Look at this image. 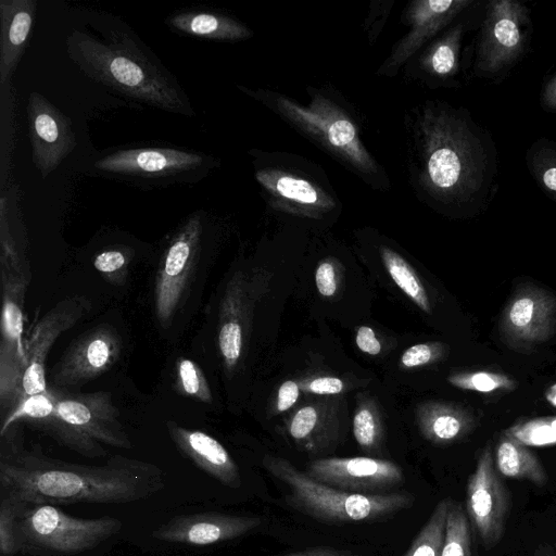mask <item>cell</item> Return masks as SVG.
I'll list each match as a JSON object with an SVG mask.
<instances>
[{"label":"cell","instance_id":"cell-1","mask_svg":"<svg viewBox=\"0 0 556 556\" xmlns=\"http://www.w3.org/2000/svg\"><path fill=\"white\" fill-rule=\"evenodd\" d=\"M409 184L424 204L451 215L479 213L497 189L494 142L464 108L427 100L406 116Z\"/></svg>","mask_w":556,"mask_h":556},{"label":"cell","instance_id":"cell-2","mask_svg":"<svg viewBox=\"0 0 556 556\" xmlns=\"http://www.w3.org/2000/svg\"><path fill=\"white\" fill-rule=\"evenodd\" d=\"M165 484L162 468L123 455L100 466L68 463L35 450L8 452L0 459L1 492L27 504H127L159 493Z\"/></svg>","mask_w":556,"mask_h":556},{"label":"cell","instance_id":"cell-3","mask_svg":"<svg viewBox=\"0 0 556 556\" xmlns=\"http://www.w3.org/2000/svg\"><path fill=\"white\" fill-rule=\"evenodd\" d=\"M92 18L98 35L73 29L65 40L67 55L87 77L141 104L194 115L176 77L126 23L108 14Z\"/></svg>","mask_w":556,"mask_h":556},{"label":"cell","instance_id":"cell-4","mask_svg":"<svg viewBox=\"0 0 556 556\" xmlns=\"http://www.w3.org/2000/svg\"><path fill=\"white\" fill-rule=\"evenodd\" d=\"M238 89L266 106L368 187L389 190V177L365 146L356 114L336 90L306 87L308 102L303 104L267 88L238 86Z\"/></svg>","mask_w":556,"mask_h":556},{"label":"cell","instance_id":"cell-5","mask_svg":"<svg viewBox=\"0 0 556 556\" xmlns=\"http://www.w3.org/2000/svg\"><path fill=\"white\" fill-rule=\"evenodd\" d=\"M265 468L288 488L286 501L293 509L326 525L376 522L389 519L415 503L414 494L394 491L362 494L320 483L290 463L267 458Z\"/></svg>","mask_w":556,"mask_h":556},{"label":"cell","instance_id":"cell-6","mask_svg":"<svg viewBox=\"0 0 556 556\" xmlns=\"http://www.w3.org/2000/svg\"><path fill=\"white\" fill-rule=\"evenodd\" d=\"M253 175L265 203L274 211L323 219L341 210V201L325 170L301 155L249 151Z\"/></svg>","mask_w":556,"mask_h":556},{"label":"cell","instance_id":"cell-7","mask_svg":"<svg viewBox=\"0 0 556 556\" xmlns=\"http://www.w3.org/2000/svg\"><path fill=\"white\" fill-rule=\"evenodd\" d=\"M218 166V159L201 151L136 144L97 152L84 164V172L136 187L160 188L199 182Z\"/></svg>","mask_w":556,"mask_h":556},{"label":"cell","instance_id":"cell-8","mask_svg":"<svg viewBox=\"0 0 556 556\" xmlns=\"http://www.w3.org/2000/svg\"><path fill=\"white\" fill-rule=\"evenodd\" d=\"M50 388L56 401L55 412L48 419L34 425L61 445L90 458L106 456L102 443L117 448H132L110 392L71 393Z\"/></svg>","mask_w":556,"mask_h":556},{"label":"cell","instance_id":"cell-9","mask_svg":"<svg viewBox=\"0 0 556 556\" xmlns=\"http://www.w3.org/2000/svg\"><path fill=\"white\" fill-rule=\"evenodd\" d=\"M123 527L119 519L78 518L55 505L27 504L15 520L17 553L31 556H74L90 551Z\"/></svg>","mask_w":556,"mask_h":556},{"label":"cell","instance_id":"cell-10","mask_svg":"<svg viewBox=\"0 0 556 556\" xmlns=\"http://www.w3.org/2000/svg\"><path fill=\"white\" fill-rule=\"evenodd\" d=\"M1 267V341H0V413L3 419L23 397L26 369L24 340V302L29 271L18 249L0 250Z\"/></svg>","mask_w":556,"mask_h":556},{"label":"cell","instance_id":"cell-11","mask_svg":"<svg viewBox=\"0 0 556 556\" xmlns=\"http://www.w3.org/2000/svg\"><path fill=\"white\" fill-rule=\"evenodd\" d=\"M207 216L198 210L188 215L169 236L154 282V313L167 329L182 303L202 251Z\"/></svg>","mask_w":556,"mask_h":556},{"label":"cell","instance_id":"cell-12","mask_svg":"<svg viewBox=\"0 0 556 556\" xmlns=\"http://www.w3.org/2000/svg\"><path fill=\"white\" fill-rule=\"evenodd\" d=\"M529 9L515 0L490 1L476 48L473 73L503 76L523 54L530 35Z\"/></svg>","mask_w":556,"mask_h":556},{"label":"cell","instance_id":"cell-13","mask_svg":"<svg viewBox=\"0 0 556 556\" xmlns=\"http://www.w3.org/2000/svg\"><path fill=\"white\" fill-rule=\"evenodd\" d=\"M555 331L556 296L535 285L519 287L500 315V338L518 353H532Z\"/></svg>","mask_w":556,"mask_h":556},{"label":"cell","instance_id":"cell-14","mask_svg":"<svg viewBox=\"0 0 556 556\" xmlns=\"http://www.w3.org/2000/svg\"><path fill=\"white\" fill-rule=\"evenodd\" d=\"M510 497L494 463L491 445L483 447L466 486V514L482 545L490 549L502 540Z\"/></svg>","mask_w":556,"mask_h":556},{"label":"cell","instance_id":"cell-15","mask_svg":"<svg viewBox=\"0 0 556 556\" xmlns=\"http://www.w3.org/2000/svg\"><path fill=\"white\" fill-rule=\"evenodd\" d=\"M472 4V0H415L405 8L402 20L407 31L394 43L378 67L379 76L393 77L424 47Z\"/></svg>","mask_w":556,"mask_h":556},{"label":"cell","instance_id":"cell-16","mask_svg":"<svg viewBox=\"0 0 556 556\" xmlns=\"http://www.w3.org/2000/svg\"><path fill=\"white\" fill-rule=\"evenodd\" d=\"M123 351L116 329L108 324L94 327L75 339L53 368L52 386L58 389L80 386L113 368Z\"/></svg>","mask_w":556,"mask_h":556},{"label":"cell","instance_id":"cell-17","mask_svg":"<svg viewBox=\"0 0 556 556\" xmlns=\"http://www.w3.org/2000/svg\"><path fill=\"white\" fill-rule=\"evenodd\" d=\"M27 121L33 163L45 179L76 148L72 121L37 91L29 93Z\"/></svg>","mask_w":556,"mask_h":556},{"label":"cell","instance_id":"cell-18","mask_svg":"<svg viewBox=\"0 0 556 556\" xmlns=\"http://www.w3.org/2000/svg\"><path fill=\"white\" fill-rule=\"evenodd\" d=\"M305 473L329 486L362 494L391 493L405 483L396 464L371 457L319 459Z\"/></svg>","mask_w":556,"mask_h":556},{"label":"cell","instance_id":"cell-19","mask_svg":"<svg viewBox=\"0 0 556 556\" xmlns=\"http://www.w3.org/2000/svg\"><path fill=\"white\" fill-rule=\"evenodd\" d=\"M263 523L257 516H240L220 511L184 514L153 530L152 538L189 546H210L232 541L256 531Z\"/></svg>","mask_w":556,"mask_h":556},{"label":"cell","instance_id":"cell-20","mask_svg":"<svg viewBox=\"0 0 556 556\" xmlns=\"http://www.w3.org/2000/svg\"><path fill=\"white\" fill-rule=\"evenodd\" d=\"M89 309L90 303L87 299L73 296L59 301L38 320L26 339L27 362L23 378V397L48 391L46 359L50 349Z\"/></svg>","mask_w":556,"mask_h":556},{"label":"cell","instance_id":"cell-21","mask_svg":"<svg viewBox=\"0 0 556 556\" xmlns=\"http://www.w3.org/2000/svg\"><path fill=\"white\" fill-rule=\"evenodd\" d=\"M170 439L182 455L199 469L222 484L237 489L241 485L239 468L225 446L208 433L167 421Z\"/></svg>","mask_w":556,"mask_h":556},{"label":"cell","instance_id":"cell-22","mask_svg":"<svg viewBox=\"0 0 556 556\" xmlns=\"http://www.w3.org/2000/svg\"><path fill=\"white\" fill-rule=\"evenodd\" d=\"M465 24L456 23L438 35L404 66L407 75L429 87L447 86L457 75Z\"/></svg>","mask_w":556,"mask_h":556},{"label":"cell","instance_id":"cell-23","mask_svg":"<svg viewBox=\"0 0 556 556\" xmlns=\"http://www.w3.org/2000/svg\"><path fill=\"white\" fill-rule=\"evenodd\" d=\"M36 0L0 1V86L9 85L36 18Z\"/></svg>","mask_w":556,"mask_h":556},{"label":"cell","instance_id":"cell-24","mask_svg":"<svg viewBox=\"0 0 556 556\" xmlns=\"http://www.w3.org/2000/svg\"><path fill=\"white\" fill-rule=\"evenodd\" d=\"M165 23L180 35L202 39L239 41L253 36V31L239 20L212 9L178 11L168 15Z\"/></svg>","mask_w":556,"mask_h":556},{"label":"cell","instance_id":"cell-25","mask_svg":"<svg viewBox=\"0 0 556 556\" xmlns=\"http://www.w3.org/2000/svg\"><path fill=\"white\" fill-rule=\"evenodd\" d=\"M495 467L501 476L527 480L543 486L548 476L539 457L529 448L504 431L495 448Z\"/></svg>","mask_w":556,"mask_h":556},{"label":"cell","instance_id":"cell-26","mask_svg":"<svg viewBox=\"0 0 556 556\" xmlns=\"http://www.w3.org/2000/svg\"><path fill=\"white\" fill-rule=\"evenodd\" d=\"M451 500L445 497L435 505L404 556H441Z\"/></svg>","mask_w":556,"mask_h":556},{"label":"cell","instance_id":"cell-27","mask_svg":"<svg viewBox=\"0 0 556 556\" xmlns=\"http://www.w3.org/2000/svg\"><path fill=\"white\" fill-rule=\"evenodd\" d=\"M526 163L538 186L556 201V142L542 138L526 153Z\"/></svg>","mask_w":556,"mask_h":556},{"label":"cell","instance_id":"cell-28","mask_svg":"<svg viewBox=\"0 0 556 556\" xmlns=\"http://www.w3.org/2000/svg\"><path fill=\"white\" fill-rule=\"evenodd\" d=\"M380 252L384 266L393 281L421 309L430 313V303L426 290L410 265L399 253L388 247H381Z\"/></svg>","mask_w":556,"mask_h":556},{"label":"cell","instance_id":"cell-29","mask_svg":"<svg viewBox=\"0 0 556 556\" xmlns=\"http://www.w3.org/2000/svg\"><path fill=\"white\" fill-rule=\"evenodd\" d=\"M441 556H472L470 523L462 503L451 500Z\"/></svg>","mask_w":556,"mask_h":556},{"label":"cell","instance_id":"cell-30","mask_svg":"<svg viewBox=\"0 0 556 556\" xmlns=\"http://www.w3.org/2000/svg\"><path fill=\"white\" fill-rule=\"evenodd\" d=\"M134 256L135 250L130 245L113 244L97 252L92 264L109 283L122 287L126 283Z\"/></svg>","mask_w":556,"mask_h":556},{"label":"cell","instance_id":"cell-31","mask_svg":"<svg viewBox=\"0 0 556 556\" xmlns=\"http://www.w3.org/2000/svg\"><path fill=\"white\" fill-rule=\"evenodd\" d=\"M55 396L51 388L47 392L26 395L20 400L15 407L2 419L0 434L3 437L10 427L20 420L42 421L55 412Z\"/></svg>","mask_w":556,"mask_h":556},{"label":"cell","instance_id":"cell-32","mask_svg":"<svg viewBox=\"0 0 556 556\" xmlns=\"http://www.w3.org/2000/svg\"><path fill=\"white\" fill-rule=\"evenodd\" d=\"M435 413L428 425V434L437 442H453L469 433L475 427V419L467 412L444 408Z\"/></svg>","mask_w":556,"mask_h":556},{"label":"cell","instance_id":"cell-33","mask_svg":"<svg viewBox=\"0 0 556 556\" xmlns=\"http://www.w3.org/2000/svg\"><path fill=\"white\" fill-rule=\"evenodd\" d=\"M176 389L184 396L208 404L212 391L200 365L193 359L178 357L175 366Z\"/></svg>","mask_w":556,"mask_h":556},{"label":"cell","instance_id":"cell-34","mask_svg":"<svg viewBox=\"0 0 556 556\" xmlns=\"http://www.w3.org/2000/svg\"><path fill=\"white\" fill-rule=\"evenodd\" d=\"M217 341L225 366L229 369L235 367L242 352V327L232 314L227 298L222 307Z\"/></svg>","mask_w":556,"mask_h":556},{"label":"cell","instance_id":"cell-35","mask_svg":"<svg viewBox=\"0 0 556 556\" xmlns=\"http://www.w3.org/2000/svg\"><path fill=\"white\" fill-rule=\"evenodd\" d=\"M448 381L459 389L481 393L514 391L517 388V381L510 376L489 370L458 372L452 375Z\"/></svg>","mask_w":556,"mask_h":556},{"label":"cell","instance_id":"cell-36","mask_svg":"<svg viewBox=\"0 0 556 556\" xmlns=\"http://www.w3.org/2000/svg\"><path fill=\"white\" fill-rule=\"evenodd\" d=\"M504 432L529 447L556 444V430L547 417L521 419Z\"/></svg>","mask_w":556,"mask_h":556},{"label":"cell","instance_id":"cell-37","mask_svg":"<svg viewBox=\"0 0 556 556\" xmlns=\"http://www.w3.org/2000/svg\"><path fill=\"white\" fill-rule=\"evenodd\" d=\"M24 502L15 496L1 492L0 501V554L13 556L17 553L14 538V525Z\"/></svg>","mask_w":556,"mask_h":556},{"label":"cell","instance_id":"cell-38","mask_svg":"<svg viewBox=\"0 0 556 556\" xmlns=\"http://www.w3.org/2000/svg\"><path fill=\"white\" fill-rule=\"evenodd\" d=\"M353 432L362 447H371L377 440V430L372 414L367 409L359 410L353 421Z\"/></svg>","mask_w":556,"mask_h":556},{"label":"cell","instance_id":"cell-39","mask_svg":"<svg viewBox=\"0 0 556 556\" xmlns=\"http://www.w3.org/2000/svg\"><path fill=\"white\" fill-rule=\"evenodd\" d=\"M317 424V412L312 406L301 408L293 417L289 432L295 440L306 439Z\"/></svg>","mask_w":556,"mask_h":556},{"label":"cell","instance_id":"cell-40","mask_svg":"<svg viewBox=\"0 0 556 556\" xmlns=\"http://www.w3.org/2000/svg\"><path fill=\"white\" fill-rule=\"evenodd\" d=\"M393 3V1H378L377 8H371L365 23L366 36L368 37V40L371 45L379 36V33L389 16Z\"/></svg>","mask_w":556,"mask_h":556},{"label":"cell","instance_id":"cell-41","mask_svg":"<svg viewBox=\"0 0 556 556\" xmlns=\"http://www.w3.org/2000/svg\"><path fill=\"white\" fill-rule=\"evenodd\" d=\"M315 280L316 287L321 295L331 296L334 294L337 285L334 269L330 263L324 262L318 266Z\"/></svg>","mask_w":556,"mask_h":556},{"label":"cell","instance_id":"cell-42","mask_svg":"<svg viewBox=\"0 0 556 556\" xmlns=\"http://www.w3.org/2000/svg\"><path fill=\"white\" fill-rule=\"evenodd\" d=\"M433 357V350L428 344L419 343L407 349L402 355V363L406 367H415L429 363Z\"/></svg>","mask_w":556,"mask_h":556},{"label":"cell","instance_id":"cell-43","mask_svg":"<svg viewBox=\"0 0 556 556\" xmlns=\"http://www.w3.org/2000/svg\"><path fill=\"white\" fill-rule=\"evenodd\" d=\"M356 344L365 353L377 355L381 345L377 340L374 330L370 327L363 326L357 330Z\"/></svg>","mask_w":556,"mask_h":556},{"label":"cell","instance_id":"cell-44","mask_svg":"<svg viewBox=\"0 0 556 556\" xmlns=\"http://www.w3.org/2000/svg\"><path fill=\"white\" fill-rule=\"evenodd\" d=\"M299 397V387L292 381L288 380L283 382L278 391V403L277 407L279 412L289 409Z\"/></svg>","mask_w":556,"mask_h":556},{"label":"cell","instance_id":"cell-45","mask_svg":"<svg viewBox=\"0 0 556 556\" xmlns=\"http://www.w3.org/2000/svg\"><path fill=\"white\" fill-rule=\"evenodd\" d=\"M309 389L317 394H338L343 389V382L334 377H320L311 382Z\"/></svg>","mask_w":556,"mask_h":556},{"label":"cell","instance_id":"cell-46","mask_svg":"<svg viewBox=\"0 0 556 556\" xmlns=\"http://www.w3.org/2000/svg\"><path fill=\"white\" fill-rule=\"evenodd\" d=\"M544 110H556V74L544 85L541 93Z\"/></svg>","mask_w":556,"mask_h":556},{"label":"cell","instance_id":"cell-47","mask_svg":"<svg viewBox=\"0 0 556 556\" xmlns=\"http://www.w3.org/2000/svg\"><path fill=\"white\" fill-rule=\"evenodd\" d=\"M280 556H357L346 551L336 549L332 547H315L301 552L290 553Z\"/></svg>","mask_w":556,"mask_h":556},{"label":"cell","instance_id":"cell-48","mask_svg":"<svg viewBox=\"0 0 556 556\" xmlns=\"http://www.w3.org/2000/svg\"><path fill=\"white\" fill-rule=\"evenodd\" d=\"M533 556H556V548L549 545H540L534 551Z\"/></svg>","mask_w":556,"mask_h":556},{"label":"cell","instance_id":"cell-49","mask_svg":"<svg viewBox=\"0 0 556 556\" xmlns=\"http://www.w3.org/2000/svg\"><path fill=\"white\" fill-rule=\"evenodd\" d=\"M545 399L552 406L556 407V383L546 390Z\"/></svg>","mask_w":556,"mask_h":556},{"label":"cell","instance_id":"cell-50","mask_svg":"<svg viewBox=\"0 0 556 556\" xmlns=\"http://www.w3.org/2000/svg\"><path fill=\"white\" fill-rule=\"evenodd\" d=\"M547 420L549 425L556 430V416H548Z\"/></svg>","mask_w":556,"mask_h":556}]
</instances>
